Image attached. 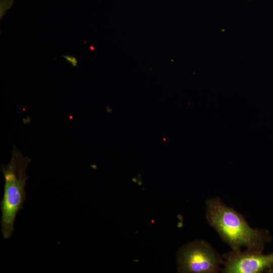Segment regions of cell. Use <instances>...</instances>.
Here are the masks:
<instances>
[{
	"instance_id": "1",
	"label": "cell",
	"mask_w": 273,
	"mask_h": 273,
	"mask_svg": "<svg viewBox=\"0 0 273 273\" xmlns=\"http://www.w3.org/2000/svg\"><path fill=\"white\" fill-rule=\"evenodd\" d=\"M206 205L208 223L232 250L239 251L245 247L262 251L265 244L270 241L267 230L251 228L243 214L225 205L219 198L208 199Z\"/></svg>"
},
{
	"instance_id": "2",
	"label": "cell",
	"mask_w": 273,
	"mask_h": 273,
	"mask_svg": "<svg viewBox=\"0 0 273 273\" xmlns=\"http://www.w3.org/2000/svg\"><path fill=\"white\" fill-rule=\"evenodd\" d=\"M31 160L24 157L15 145L10 161L2 165L5 185L0 203L2 212L1 224L4 239L10 238L14 231V222L18 212L22 209L26 200L25 186L29 176L26 169Z\"/></svg>"
},
{
	"instance_id": "3",
	"label": "cell",
	"mask_w": 273,
	"mask_h": 273,
	"mask_svg": "<svg viewBox=\"0 0 273 273\" xmlns=\"http://www.w3.org/2000/svg\"><path fill=\"white\" fill-rule=\"evenodd\" d=\"M222 256L204 240L189 243L178 250L177 271L180 273H216L221 271Z\"/></svg>"
},
{
	"instance_id": "4",
	"label": "cell",
	"mask_w": 273,
	"mask_h": 273,
	"mask_svg": "<svg viewBox=\"0 0 273 273\" xmlns=\"http://www.w3.org/2000/svg\"><path fill=\"white\" fill-rule=\"evenodd\" d=\"M224 273H258L273 269V252L264 254L262 251L247 249L232 250L222 255Z\"/></svg>"
},
{
	"instance_id": "5",
	"label": "cell",
	"mask_w": 273,
	"mask_h": 273,
	"mask_svg": "<svg viewBox=\"0 0 273 273\" xmlns=\"http://www.w3.org/2000/svg\"><path fill=\"white\" fill-rule=\"evenodd\" d=\"M0 2V14L1 19L2 17L5 15V13L12 7L14 1L1 0Z\"/></svg>"
},
{
	"instance_id": "6",
	"label": "cell",
	"mask_w": 273,
	"mask_h": 273,
	"mask_svg": "<svg viewBox=\"0 0 273 273\" xmlns=\"http://www.w3.org/2000/svg\"><path fill=\"white\" fill-rule=\"evenodd\" d=\"M63 57L68 63L71 64L73 66H77L78 61L76 57L70 55H63Z\"/></svg>"
},
{
	"instance_id": "7",
	"label": "cell",
	"mask_w": 273,
	"mask_h": 273,
	"mask_svg": "<svg viewBox=\"0 0 273 273\" xmlns=\"http://www.w3.org/2000/svg\"><path fill=\"white\" fill-rule=\"evenodd\" d=\"M248 1H251V0H248Z\"/></svg>"
}]
</instances>
